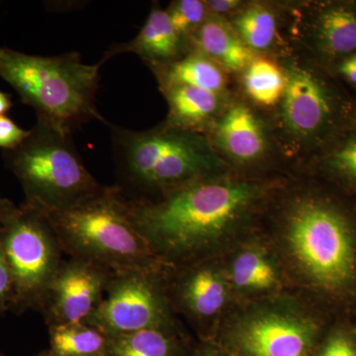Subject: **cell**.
Returning a JSON list of instances; mask_svg holds the SVG:
<instances>
[{
    "instance_id": "cell-7",
    "label": "cell",
    "mask_w": 356,
    "mask_h": 356,
    "mask_svg": "<svg viewBox=\"0 0 356 356\" xmlns=\"http://www.w3.org/2000/svg\"><path fill=\"white\" fill-rule=\"evenodd\" d=\"M6 168L19 180L26 202L44 211L65 210L104 191L84 165L72 134L37 120L19 146L3 151Z\"/></svg>"
},
{
    "instance_id": "cell-21",
    "label": "cell",
    "mask_w": 356,
    "mask_h": 356,
    "mask_svg": "<svg viewBox=\"0 0 356 356\" xmlns=\"http://www.w3.org/2000/svg\"><path fill=\"white\" fill-rule=\"evenodd\" d=\"M238 76L242 97L255 108L269 114L280 104L286 76L277 58L257 56Z\"/></svg>"
},
{
    "instance_id": "cell-12",
    "label": "cell",
    "mask_w": 356,
    "mask_h": 356,
    "mask_svg": "<svg viewBox=\"0 0 356 356\" xmlns=\"http://www.w3.org/2000/svg\"><path fill=\"white\" fill-rule=\"evenodd\" d=\"M113 271L84 259H64L40 312L49 327L86 323L102 305Z\"/></svg>"
},
{
    "instance_id": "cell-32",
    "label": "cell",
    "mask_w": 356,
    "mask_h": 356,
    "mask_svg": "<svg viewBox=\"0 0 356 356\" xmlns=\"http://www.w3.org/2000/svg\"><path fill=\"white\" fill-rule=\"evenodd\" d=\"M11 108V98L6 93L0 91V116L6 115V112Z\"/></svg>"
},
{
    "instance_id": "cell-26",
    "label": "cell",
    "mask_w": 356,
    "mask_h": 356,
    "mask_svg": "<svg viewBox=\"0 0 356 356\" xmlns=\"http://www.w3.org/2000/svg\"><path fill=\"white\" fill-rule=\"evenodd\" d=\"M317 356H356V341L344 332H337L327 337Z\"/></svg>"
},
{
    "instance_id": "cell-19",
    "label": "cell",
    "mask_w": 356,
    "mask_h": 356,
    "mask_svg": "<svg viewBox=\"0 0 356 356\" xmlns=\"http://www.w3.org/2000/svg\"><path fill=\"white\" fill-rule=\"evenodd\" d=\"M159 89L193 86L216 93H229V74L216 63L196 50H189L170 64L149 67Z\"/></svg>"
},
{
    "instance_id": "cell-30",
    "label": "cell",
    "mask_w": 356,
    "mask_h": 356,
    "mask_svg": "<svg viewBox=\"0 0 356 356\" xmlns=\"http://www.w3.org/2000/svg\"><path fill=\"white\" fill-rule=\"evenodd\" d=\"M245 1L243 0H207L205 1L208 13L222 18L231 17L242 8Z\"/></svg>"
},
{
    "instance_id": "cell-29",
    "label": "cell",
    "mask_w": 356,
    "mask_h": 356,
    "mask_svg": "<svg viewBox=\"0 0 356 356\" xmlns=\"http://www.w3.org/2000/svg\"><path fill=\"white\" fill-rule=\"evenodd\" d=\"M329 70L343 86L356 93V53L337 60Z\"/></svg>"
},
{
    "instance_id": "cell-34",
    "label": "cell",
    "mask_w": 356,
    "mask_h": 356,
    "mask_svg": "<svg viewBox=\"0 0 356 356\" xmlns=\"http://www.w3.org/2000/svg\"><path fill=\"white\" fill-rule=\"evenodd\" d=\"M0 356H3V355H0Z\"/></svg>"
},
{
    "instance_id": "cell-1",
    "label": "cell",
    "mask_w": 356,
    "mask_h": 356,
    "mask_svg": "<svg viewBox=\"0 0 356 356\" xmlns=\"http://www.w3.org/2000/svg\"><path fill=\"white\" fill-rule=\"evenodd\" d=\"M267 185L229 177L189 182L156 197L125 201L129 219L165 266L198 261L252 214Z\"/></svg>"
},
{
    "instance_id": "cell-8",
    "label": "cell",
    "mask_w": 356,
    "mask_h": 356,
    "mask_svg": "<svg viewBox=\"0 0 356 356\" xmlns=\"http://www.w3.org/2000/svg\"><path fill=\"white\" fill-rule=\"evenodd\" d=\"M0 236L13 278L10 310L39 311L63 261L62 247L46 213L0 198Z\"/></svg>"
},
{
    "instance_id": "cell-18",
    "label": "cell",
    "mask_w": 356,
    "mask_h": 356,
    "mask_svg": "<svg viewBox=\"0 0 356 356\" xmlns=\"http://www.w3.org/2000/svg\"><path fill=\"white\" fill-rule=\"evenodd\" d=\"M186 269L172 287V296L187 315L196 321L214 317L226 301V286L211 267L193 266Z\"/></svg>"
},
{
    "instance_id": "cell-27",
    "label": "cell",
    "mask_w": 356,
    "mask_h": 356,
    "mask_svg": "<svg viewBox=\"0 0 356 356\" xmlns=\"http://www.w3.org/2000/svg\"><path fill=\"white\" fill-rule=\"evenodd\" d=\"M30 130L20 128L6 115L0 116V149L4 151L15 149L29 136Z\"/></svg>"
},
{
    "instance_id": "cell-20",
    "label": "cell",
    "mask_w": 356,
    "mask_h": 356,
    "mask_svg": "<svg viewBox=\"0 0 356 356\" xmlns=\"http://www.w3.org/2000/svg\"><path fill=\"white\" fill-rule=\"evenodd\" d=\"M306 163L334 184L356 191V114L336 137Z\"/></svg>"
},
{
    "instance_id": "cell-14",
    "label": "cell",
    "mask_w": 356,
    "mask_h": 356,
    "mask_svg": "<svg viewBox=\"0 0 356 356\" xmlns=\"http://www.w3.org/2000/svg\"><path fill=\"white\" fill-rule=\"evenodd\" d=\"M228 20L243 44L257 56L280 58L292 50L282 33L287 20L285 2L245 1Z\"/></svg>"
},
{
    "instance_id": "cell-33",
    "label": "cell",
    "mask_w": 356,
    "mask_h": 356,
    "mask_svg": "<svg viewBox=\"0 0 356 356\" xmlns=\"http://www.w3.org/2000/svg\"><path fill=\"white\" fill-rule=\"evenodd\" d=\"M35 356H54V355H51V351L48 350L42 351V353H40L39 355H37Z\"/></svg>"
},
{
    "instance_id": "cell-15",
    "label": "cell",
    "mask_w": 356,
    "mask_h": 356,
    "mask_svg": "<svg viewBox=\"0 0 356 356\" xmlns=\"http://www.w3.org/2000/svg\"><path fill=\"white\" fill-rule=\"evenodd\" d=\"M188 51V42L178 34L166 11L156 3L139 34L126 43L113 44L102 60L106 62L121 54H135L152 67L170 64Z\"/></svg>"
},
{
    "instance_id": "cell-5",
    "label": "cell",
    "mask_w": 356,
    "mask_h": 356,
    "mask_svg": "<svg viewBox=\"0 0 356 356\" xmlns=\"http://www.w3.org/2000/svg\"><path fill=\"white\" fill-rule=\"evenodd\" d=\"M43 211L69 257L95 262L113 273L165 266L133 226L116 185L69 209Z\"/></svg>"
},
{
    "instance_id": "cell-2",
    "label": "cell",
    "mask_w": 356,
    "mask_h": 356,
    "mask_svg": "<svg viewBox=\"0 0 356 356\" xmlns=\"http://www.w3.org/2000/svg\"><path fill=\"white\" fill-rule=\"evenodd\" d=\"M117 184L128 200L156 197L189 182L231 170L204 134L168 127L145 131L108 123Z\"/></svg>"
},
{
    "instance_id": "cell-3",
    "label": "cell",
    "mask_w": 356,
    "mask_h": 356,
    "mask_svg": "<svg viewBox=\"0 0 356 356\" xmlns=\"http://www.w3.org/2000/svg\"><path fill=\"white\" fill-rule=\"evenodd\" d=\"M277 60L286 86L280 104L267 116L280 156L306 161L353 120L356 96L302 51L292 49Z\"/></svg>"
},
{
    "instance_id": "cell-10",
    "label": "cell",
    "mask_w": 356,
    "mask_h": 356,
    "mask_svg": "<svg viewBox=\"0 0 356 356\" xmlns=\"http://www.w3.org/2000/svg\"><path fill=\"white\" fill-rule=\"evenodd\" d=\"M286 9L299 51L327 69L356 53V0L286 2Z\"/></svg>"
},
{
    "instance_id": "cell-6",
    "label": "cell",
    "mask_w": 356,
    "mask_h": 356,
    "mask_svg": "<svg viewBox=\"0 0 356 356\" xmlns=\"http://www.w3.org/2000/svg\"><path fill=\"white\" fill-rule=\"evenodd\" d=\"M355 215L332 194L306 192L285 212L286 238L295 259L318 286H348L356 267Z\"/></svg>"
},
{
    "instance_id": "cell-31",
    "label": "cell",
    "mask_w": 356,
    "mask_h": 356,
    "mask_svg": "<svg viewBox=\"0 0 356 356\" xmlns=\"http://www.w3.org/2000/svg\"><path fill=\"white\" fill-rule=\"evenodd\" d=\"M191 356H231L226 353L212 346H203L198 350H194Z\"/></svg>"
},
{
    "instance_id": "cell-28",
    "label": "cell",
    "mask_w": 356,
    "mask_h": 356,
    "mask_svg": "<svg viewBox=\"0 0 356 356\" xmlns=\"http://www.w3.org/2000/svg\"><path fill=\"white\" fill-rule=\"evenodd\" d=\"M13 298V278L0 236V315L10 310Z\"/></svg>"
},
{
    "instance_id": "cell-25",
    "label": "cell",
    "mask_w": 356,
    "mask_h": 356,
    "mask_svg": "<svg viewBox=\"0 0 356 356\" xmlns=\"http://www.w3.org/2000/svg\"><path fill=\"white\" fill-rule=\"evenodd\" d=\"M165 11L175 29L187 42L209 15L203 0H175Z\"/></svg>"
},
{
    "instance_id": "cell-24",
    "label": "cell",
    "mask_w": 356,
    "mask_h": 356,
    "mask_svg": "<svg viewBox=\"0 0 356 356\" xmlns=\"http://www.w3.org/2000/svg\"><path fill=\"white\" fill-rule=\"evenodd\" d=\"M233 280L240 288L264 290L275 285L277 276L273 266L262 255L245 252L234 261Z\"/></svg>"
},
{
    "instance_id": "cell-11",
    "label": "cell",
    "mask_w": 356,
    "mask_h": 356,
    "mask_svg": "<svg viewBox=\"0 0 356 356\" xmlns=\"http://www.w3.org/2000/svg\"><path fill=\"white\" fill-rule=\"evenodd\" d=\"M206 136L231 168H254L280 156L268 116L242 96L232 95Z\"/></svg>"
},
{
    "instance_id": "cell-9",
    "label": "cell",
    "mask_w": 356,
    "mask_h": 356,
    "mask_svg": "<svg viewBox=\"0 0 356 356\" xmlns=\"http://www.w3.org/2000/svg\"><path fill=\"white\" fill-rule=\"evenodd\" d=\"M161 267L113 273L102 305L86 324L108 337L173 325Z\"/></svg>"
},
{
    "instance_id": "cell-4",
    "label": "cell",
    "mask_w": 356,
    "mask_h": 356,
    "mask_svg": "<svg viewBox=\"0 0 356 356\" xmlns=\"http://www.w3.org/2000/svg\"><path fill=\"white\" fill-rule=\"evenodd\" d=\"M104 63L84 64L77 51L42 57L0 47V77L36 111L37 120L72 134L89 121L108 123L95 104Z\"/></svg>"
},
{
    "instance_id": "cell-23",
    "label": "cell",
    "mask_w": 356,
    "mask_h": 356,
    "mask_svg": "<svg viewBox=\"0 0 356 356\" xmlns=\"http://www.w3.org/2000/svg\"><path fill=\"white\" fill-rule=\"evenodd\" d=\"M54 356H107L109 337L93 325L76 323L49 327Z\"/></svg>"
},
{
    "instance_id": "cell-13",
    "label": "cell",
    "mask_w": 356,
    "mask_h": 356,
    "mask_svg": "<svg viewBox=\"0 0 356 356\" xmlns=\"http://www.w3.org/2000/svg\"><path fill=\"white\" fill-rule=\"evenodd\" d=\"M318 327L308 318L264 313L236 327L229 346L234 356H315Z\"/></svg>"
},
{
    "instance_id": "cell-17",
    "label": "cell",
    "mask_w": 356,
    "mask_h": 356,
    "mask_svg": "<svg viewBox=\"0 0 356 356\" xmlns=\"http://www.w3.org/2000/svg\"><path fill=\"white\" fill-rule=\"evenodd\" d=\"M196 50L228 74H240L257 55L243 44L227 18L209 14L188 41Z\"/></svg>"
},
{
    "instance_id": "cell-16",
    "label": "cell",
    "mask_w": 356,
    "mask_h": 356,
    "mask_svg": "<svg viewBox=\"0 0 356 356\" xmlns=\"http://www.w3.org/2000/svg\"><path fill=\"white\" fill-rule=\"evenodd\" d=\"M168 105L163 123L168 127L206 135L226 108L232 95L216 93L193 86L161 89Z\"/></svg>"
},
{
    "instance_id": "cell-22",
    "label": "cell",
    "mask_w": 356,
    "mask_h": 356,
    "mask_svg": "<svg viewBox=\"0 0 356 356\" xmlns=\"http://www.w3.org/2000/svg\"><path fill=\"white\" fill-rule=\"evenodd\" d=\"M193 351L170 325L109 337L107 356H191Z\"/></svg>"
}]
</instances>
